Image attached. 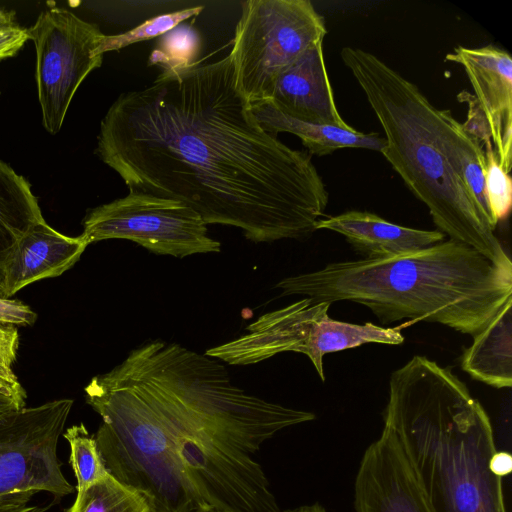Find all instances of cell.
Instances as JSON below:
<instances>
[{
    "label": "cell",
    "instance_id": "1",
    "mask_svg": "<svg viewBox=\"0 0 512 512\" xmlns=\"http://www.w3.org/2000/svg\"><path fill=\"white\" fill-rule=\"evenodd\" d=\"M96 153L129 190L181 201L255 243L309 237L328 204L311 154L256 121L229 54L122 93L100 123Z\"/></svg>",
    "mask_w": 512,
    "mask_h": 512
},
{
    "label": "cell",
    "instance_id": "2",
    "mask_svg": "<svg viewBox=\"0 0 512 512\" xmlns=\"http://www.w3.org/2000/svg\"><path fill=\"white\" fill-rule=\"evenodd\" d=\"M102 418L95 436L108 472L136 489L152 512L205 506L182 476L175 447L199 424L228 425L264 442L315 414L267 401L234 385L215 358L177 343L148 341L84 388Z\"/></svg>",
    "mask_w": 512,
    "mask_h": 512
},
{
    "label": "cell",
    "instance_id": "3",
    "mask_svg": "<svg viewBox=\"0 0 512 512\" xmlns=\"http://www.w3.org/2000/svg\"><path fill=\"white\" fill-rule=\"evenodd\" d=\"M276 288L314 302H355L385 324L425 321L474 337L512 298V269L448 239L400 255L332 262Z\"/></svg>",
    "mask_w": 512,
    "mask_h": 512
},
{
    "label": "cell",
    "instance_id": "4",
    "mask_svg": "<svg viewBox=\"0 0 512 512\" xmlns=\"http://www.w3.org/2000/svg\"><path fill=\"white\" fill-rule=\"evenodd\" d=\"M384 424L395 433L430 512H507L490 418L450 368L413 356L392 372Z\"/></svg>",
    "mask_w": 512,
    "mask_h": 512
},
{
    "label": "cell",
    "instance_id": "5",
    "mask_svg": "<svg viewBox=\"0 0 512 512\" xmlns=\"http://www.w3.org/2000/svg\"><path fill=\"white\" fill-rule=\"evenodd\" d=\"M341 59L363 91L384 131L382 155L426 205L438 231L512 269L490 221L454 172L444 148V118L411 81L361 48Z\"/></svg>",
    "mask_w": 512,
    "mask_h": 512
},
{
    "label": "cell",
    "instance_id": "6",
    "mask_svg": "<svg viewBox=\"0 0 512 512\" xmlns=\"http://www.w3.org/2000/svg\"><path fill=\"white\" fill-rule=\"evenodd\" d=\"M326 34L309 0L243 2L229 53L241 94L249 103L268 100L278 75Z\"/></svg>",
    "mask_w": 512,
    "mask_h": 512
},
{
    "label": "cell",
    "instance_id": "7",
    "mask_svg": "<svg viewBox=\"0 0 512 512\" xmlns=\"http://www.w3.org/2000/svg\"><path fill=\"white\" fill-rule=\"evenodd\" d=\"M81 236L89 244L126 239L150 252L178 258L221 249L220 242L209 237L207 224L192 208L178 200L135 190L90 209L83 220Z\"/></svg>",
    "mask_w": 512,
    "mask_h": 512
},
{
    "label": "cell",
    "instance_id": "8",
    "mask_svg": "<svg viewBox=\"0 0 512 512\" xmlns=\"http://www.w3.org/2000/svg\"><path fill=\"white\" fill-rule=\"evenodd\" d=\"M36 50V84L47 132L62 127L75 92L103 61L105 37L97 25L73 12L52 7L42 11L28 29Z\"/></svg>",
    "mask_w": 512,
    "mask_h": 512
},
{
    "label": "cell",
    "instance_id": "9",
    "mask_svg": "<svg viewBox=\"0 0 512 512\" xmlns=\"http://www.w3.org/2000/svg\"><path fill=\"white\" fill-rule=\"evenodd\" d=\"M72 406V399H57L0 415V496L74 492L57 454Z\"/></svg>",
    "mask_w": 512,
    "mask_h": 512
},
{
    "label": "cell",
    "instance_id": "10",
    "mask_svg": "<svg viewBox=\"0 0 512 512\" xmlns=\"http://www.w3.org/2000/svg\"><path fill=\"white\" fill-rule=\"evenodd\" d=\"M355 512H430L394 431L384 424L354 481Z\"/></svg>",
    "mask_w": 512,
    "mask_h": 512
},
{
    "label": "cell",
    "instance_id": "11",
    "mask_svg": "<svg viewBox=\"0 0 512 512\" xmlns=\"http://www.w3.org/2000/svg\"><path fill=\"white\" fill-rule=\"evenodd\" d=\"M460 64L472 85L484 114L499 165L506 173L512 167V58L494 45L455 47L445 57Z\"/></svg>",
    "mask_w": 512,
    "mask_h": 512
},
{
    "label": "cell",
    "instance_id": "12",
    "mask_svg": "<svg viewBox=\"0 0 512 512\" xmlns=\"http://www.w3.org/2000/svg\"><path fill=\"white\" fill-rule=\"evenodd\" d=\"M330 306L304 297L261 315L246 327L248 333L208 349L205 355L231 365H248L282 352L301 353L313 323L328 314Z\"/></svg>",
    "mask_w": 512,
    "mask_h": 512
},
{
    "label": "cell",
    "instance_id": "13",
    "mask_svg": "<svg viewBox=\"0 0 512 512\" xmlns=\"http://www.w3.org/2000/svg\"><path fill=\"white\" fill-rule=\"evenodd\" d=\"M268 101L282 113L301 121L351 128L336 106L323 40L311 45L278 75Z\"/></svg>",
    "mask_w": 512,
    "mask_h": 512
},
{
    "label": "cell",
    "instance_id": "14",
    "mask_svg": "<svg viewBox=\"0 0 512 512\" xmlns=\"http://www.w3.org/2000/svg\"><path fill=\"white\" fill-rule=\"evenodd\" d=\"M89 243L66 236L46 221L32 226L17 242L4 270L3 298L36 281L60 276L81 257Z\"/></svg>",
    "mask_w": 512,
    "mask_h": 512
},
{
    "label": "cell",
    "instance_id": "15",
    "mask_svg": "<svg viewBox=\"0 0 512 512\" xmlns=\"http://www.w3.org/2000/svg\"><path fill=\"white\" fill-rule=\"evenodd\" d=\"M325 229L341 234L363 258L400 255L444 240L438 230H422L391 223L380 216L351 210L321 218L316 230Z\"/></svg>",
    "mask_w": 512,
    "mask_h": 512
},
{
    "label": "cell",
    "instance_id": "16",
    "mask_svg": "<svg viewBox=\"0 0 512 512\" xmlns=\"http://www.w3.org/2000/svg\"><path fill=\"white\" fill-rule=\"evenodd\" d=\"M251 111L258 124L268 133H291L299 137L309 154L324 156L341 148H363L381 151L384 138L378 133H363L353 127L349 129L314 124L290 117L268 100L250 103Z\"/></svg>",
    "mask_w": 512,
    "mask_h": 512
},
{
    "label": "cell",
    "instance_id": "17",
    "mask_svg": "<svg viewBox=\"0 0 512 512\" xmlns=\"http://www.w3.org/2000/svg\"><path fill=\"white\" fill-rule=\"evenodd\" d=\"M462 369L492 387L512 385V298L463 353Z\"/></svg>",
    "mask_w": 512,
    "mask_h": 512
},
{
    "label": "cell",
    "instance_id": "18",
    "mask_svg": "<svg viewBox=\"0 0 512 512\" xmlns=\"http://www.w3.org/2000/svg\"><path fill=\"white\" fill-rule=\"evenodd\" d=\"M44 221L31 184L0 160V297L6 263L21 237Z\"/></svg>",
    "mask_w": 512,
    "mask_h": 512
},
{
    "label": "cell",
    "instance_id": "19",
    "mask_svg": "<svg viewBox=\"0 0 512 512\" xmlns=\"http://www.w3.org/2000/svg\"><path fill=\"white\" fill-rule=\"evenodd\" d=\"M403 341L404 336L398 329L385 328L370 322L364 324L343 322L325 314L313 323L301 353L310 359L320 379L324 381L323 357L325 354L356 348L365 343L398 345Z\"/></svg>",
    "mask_w": 512,
    "mask_h": 512
},
{
    "label": "cell",
    "instance_id": "20",
    "mask_svg": "<svg viewBox=\"0 0 512 512\" xmlns=\"http://www.w3.org/2000/svg\"><path fill=\"white\" fill-rule=\"evenodd\" d=\"M444 118V148L448 160L464 186L488 217L495 230L497 223L490 213L486 190V157L482 143L457 121L449 110H442Z\"/></svg>",
    "mask_w": 512,
    "mask_h": 512
},
{
    "label": "cell",
    "instance_id": "21",
    "mask_svg": "<svg viewBox=\"0 0 512 512\" xmlns=\"http://www.w3.org/2000/svg\"><path fill=\"white\" fill-rule=\"evenodd\" d=\"M67 512H152L148 499L110 473L81 492H77Z\"/></svg>",
    "mask_w": 512,
    "mask_h": 512
},
{
    "label": "cell",
    "instance_id": "22",
    "mask_svg": "<svg viewBox=\"0 0 512 512\" xmlns=\"http://www.w3.org/2000/svg\"><path fill=\"white\" fill-rule=\"evenodd\" d=\"M63 437L70 446L69 462L77 480V492L83 491L109 474L95 436L89 433L83 423L69 427L63 433Z\"/></svg>",
    "mask_w": 512,
    "mask_h": 512
},
{
    "label": "cell",
    "instance_id": "23",
    "mask_svg": "<svg viewBox=\"0 0 512 512\" xmlns=\"http://www.w3.org/2000/svg\"><path fill=\"white\" fill-rule=\"evenodd\" d=\"M201 37L192 26H177L164 34L152 51L149 66H158L163 71L185 67L198 60Z\"/></svg>",
    "mask_w": 512,
    "mask_h": 512
},
{
    "label": "cell",
    "instance_id": "24",
    "mask_svg": "<svg viewBox=\"0 0 512 512\" xmlns=\"http://www.w3.org/2000/svg\"><path fill=\"white\" fill-rule=\"evenodd\" d=\"M203 6H194L183 10L161 14L146 20L137 27L117 35H105L101 52L120 50L131 44L155 38L171 31L185 20L198 16Z\"/></svg>",
    "mask_w": 512,
    "mask_h": 512
},
{
    "label": "cell",
    "instance_id": "25",
    "mask_svg": "<svg viewBox=\"0 0 512 512\" xmlns=\"http://www.w3.org/2000/svg\"><path fill=\"white\" fill-rule=\"evenodd\" d=\"M486 157L485 190L493 220L505 219L512 204V181L499 165L492 142L483 145Z\"/></svg>",
    "mask_w": 512,
    "mask_h": 512
},
{
    "label": "cell",
    "instance_id": "26",
    "mask_svg": "<svg viewBox=\"0 0 512 512\" xmlns=\"http://www.w3.org/2000/svg\"><path fill=\"white\" fill-rule=\"evenodd\" d=\"M18 346L17 327L0 323V393L25 406L26 391L12 369Z\"/></svg>",
    "mask_w": 512,
    "mask_h": 512
},
{
    "label": "cell",
    "instance_id": "27",
    "mask_svg": "<svg viewBox=\"0 0 512 512\" xmlns=\"http://www.w3.org/2000/svg\"><path fill=\"white\" fill-rule=\"evenodd\" d=\"M459 97L467 101L469 107L467 121L462 123L464 128L476 137L482 145L492 142L486 118L480 110L475 97L467 91H463L459 94Z\"/></svg>",
    "mask_w": 512,
    "mask_h": 512
},
{
    "label": "cell",
    "instance_id": "28",
    "mask_svg": "<svg viewBox=\"0 0 512 512\" xmlns=\"http://www.w3.org/2000/svg\"><path fill=\"white\" fill-rule=\"evenodd\" d=\"M27 40L28 29L19 24L0 28V61L16 55Z\"/></svg>",
    "mask_w": 512,
    "mask_h": 512
},
{
    "label": "cell",
    "instance_id": "29",
    "mask_svg": "<svg viewBox=\"0 0 512 512\" xmlns=\"http://www.w3.org/2000/svg\"><path fill=\"white\" fill-rule=\"evenodd\" d=\"M36 493L26 491L0 496V512H44L47 507L29 504Z\"/></svg>",
    "mask_w": 512,
    "mask_h": 512
},
{
    "label": "cell",
    "instance_id": "30",
    "mask_svg": "<svg viewBox=\"0 0 512 512\" xmlns=\"http://www.w3.org/2000/svg\"><path fill=\"white\" fill-rule=\"evenodd\" d=\"M490 469L503 478L512 471V456L506 451H496L490 460Z\"/></svg>",
    "mask_w": 512,
    "mask_h": 512
},
{
    "label": "cell",
    "instance_id": "31",
    "mask_svg": "<svg viewBox=\"0 0 512 512\" xmlns=\"http://www.w3.org/2000/svg\"><path fill=\"white\" fill-rule=\"evenodd\" d=\"M16 24L17 22L15 12L0 6V28Z\"/></svg>",
    "mask_w": 512,
    "mask_h": 512
},
{
    "label": "cell",
    "instance_id": "32",
    "mask_svg": "<svg viewBox=\"0 0 512 512\" xmlns=\"http://www.w3.org/2000/svg\"><path fill=\"white\" fill-rule=\"evenodd\" d=\"M283 512H326V510L320 503H313L309 505H302L293 509H288Z\"/></svg>",
    "mask_w": 512,
    "mask_h": 512
},
{
    "label": "cell",
    "instance_id": "33",
    "mask_svg": "<svg viewBox=\"0 0 512 512\" xmlns=\"http://www.w3.org/2000/svg\"><path fill=\"white\" fill-rule=\"evenodd\" d=\"M193 512H222L213 506H202L194 510Z\"/></svg>",
    "mask_w": 512,
    "mask_h": 512
}]
</instances>
